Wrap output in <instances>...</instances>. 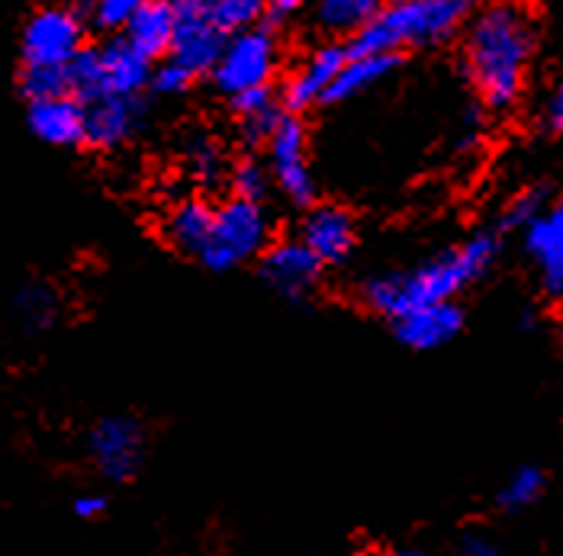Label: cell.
<instances>
[{"mask_svg": "<svg viewBox=\"0 0 563 556\" xmlns=\"http://www.w3.org/2000/svg\"><path fill=\"white\" fill-rule=\"evenodd\" d=\"M534 48V20L519 0L483 7L467 36V75L489 110H506L521 97Z\"/></svg>", "mask_w": 563, "mask_h": 556, "instance_id": "6da1fadb", "label": "cell"}, {"mask_svg": "<svg viewBox=\"0 0 563 556\" xmlns=\"http://www.w3.org/2000/svg\"><path fill=\"white\" fill-rule=\"evenodd\" d=\"M499 255L496 235H477L464 242L461 248H451L444 255H434L432 260L399 270V274H384L374 277L364 287V300L374 312L399 319L409 309L432 305V302H451L464 287H471L477 277H483L493 260Z\"/></svg>", "mask_w": 563, "mask_h": 556, "instance_id": "7a4b0ae2", "label": "cell"}, {"mask_svg": "<svg viewBox=\"0 0 563 556\" xmlns=\"http://www.w3.org/2000/svg\"><path fill=\"white\" fill-rule=\"evenodd\" d=\"M477 0H396L354 33L351 55H387L402 45H434L451 40L474 13Z\"/></svg>", "mask_w": 563, "mask_h": 556, "instance_id": "3957f363", "label": "cell"}, {"mask_svg": "<svg viewBox=\"0 0 563 556\" xmlns=\"http://www.w3.org/2000/svg\"><path fill=\"white\" fill-rule=\"evenodd\" d=\"M71 93L85 103L100 97H135L152 81V58L123 36L100 48H81L68 62Z\"/></svg>", "mask_w": 563, "mask_h": 556, "instance_id": "277c9868", "label": "cell"}, {"mask_svg": "<svg viewBox=\"0 0 563 556\" xmlns=\"http://www.w3.org/2000/svg\"><path fill=\"white\" fill-rule=\"evenodd\" d=\"M267 242V215L255 200H229L217 210L213 235L200 252V264L210 270H232L255 257Z\"/></svg>", "mask_w": 563, "mask_h": 556, "instance_id": "5b68a950", "label": "cell"}, {"mask_svg": "<svg viewBox=\"0 0 563 556\" xmlns=\"http://www.w3.org/2000/svg\"><path fill=\"white\" fill-rule=\"evenodd\" d=\"M274 71H277V40L267 30L249 26L242 33H232L213 68V78L222 93L239 97L245 90L267 87Z\"/></svg>", "mask_w": 563, "mask_h": 556, "instance_id": "8992f818", "label": "cell"}, {"mask_svg": "<svg viewBox=\"0 0 563 556\" xmlns=\"http://www.w3.org/2000/svg\"><path fill=\"white\" fill-rule=\"evenodd\" d=\"M145 447H148V434L142 429V422H135L132 415H110L97 422L87 437L93 467L110 482L135 479L145 464Z\"/></svg>", "mask_w": 563, "mask_h": 556, "instance_id": "52a82bcc", "label": "cell"}, {"mask_svg": "<svg viewBox=\"0 0 563 556\" xmlns=\"http://www.w3.org/2000/svg\"><path fill=\"white\" fill-rule=\"evenodd\" d=\"M174 43L168 58L174 65H180L184 71H190L194 78H200L203 71H213L225 48V33L207 13L203 0H174Z\"/></svg>", "mask_w": 563, "mask_h": 556, "instance_id": "ba28073f", "label": "cell"}, {"mask_svg": "<svg viewBox=\"0 0 563 556\" xmlns=\"http://www.w3.org/2000/svg\"><path fill=\"white\" fill-rule=\"evenodd\" d=\"M85 26L71 10H40L23 30V65H68L81 52Z\"/></svg>", "mask_w": 563, "mask_h": 556, "instance_id": "9c48e42d", "label": "cell"}, {"mask_svg": "<svg viewBox=\"0 0 563 556\" xmlns=\"http://www.w3.org/2000/svg\"><path fill=\"white\" fill-rule=\"evenodd\" d=\"M267 148H271V171L277 177L280 190L297 207L312 203L316 184H312V171L306 162V129L294 116H284V123L271 135Z\"/></svg>", "mask_w": 563, "mask_h": 556, "instance_id": "30bf717a", "label": "cell"}, {"mask_svg": "<svg viewBox=\"0 0 563 556\" xmlns=\"http://www.w3.org/2000/svg\"><path fill=\"white\" fill-rule=\"evenodd\" d=\"M319 270H322V260L312 255L303 242H280L261 260V277L280 297H290V300H300L316 287Z\"/></svg>", "mask_w": 563, "mask_h": 556, "instance_id": "8fae6325", "label": "cell"}, {"mask_svg": "<svg viewBox=\"0 0 563 556\" xmlns=\"http://www.w3.org/2000/svg\"><path fill=\"white\" fill-rule=\"evenodd\" d=\"M30 129L48 145L68 148L87 142V103L75 93L30 103Z\"/></svg>", "mask_w": 563, "mask_h": 556, "instance_id": "7c38bea8", "label": "cell"}, {"mask_svg": "<svg viewBox=\"0 0 563 556\" xmlns=\"http://www.w3.org/2000/svg\"><path fill=\"white\" fill-rule=\"evenodd\" d=\"M396 322V338L412 347V351H434L454 342V335L464 325V312L454 302H432V305H419L402 312Z\"/></svg>", "mask_w": 563, "mask_h": 556, "instance_id": "4fadbf2b", "label": "cell"}, {"mask_svg": "<svg viewBox=\"0 0 563 556\" xmlns=\"http://www.w3.org/2000/svg\"><path fill=\"white\" fill-rule=\"evenodd\" d=\"M347 48L342 45H325L319 52H312L303 65L294 71V78L287 81L284 100L290 110H306L319 100H329V90L335 85L339 71L345 68Z\"/></svg>", "mask_w": 563, "mask_h": 556, "instance_id": "5bb4252c", "label": "cell"}, {"mask_svg": "<svg viewBox=\"0 0 563 556\" xmlns=\"http://www.w3.org/2000/svg\"><path fill=\"white\" fill-rule=\"evenodd\" d=\"M300 242L322 264H339L354 248V219L342 207H316L303 219Z\"/></svg>", "mask_w": 563, "mask_h": 556, "instance_id": "9a60e30c", "label": "cell"}, {"mask_svg": "<svg viewBox=\"0 0 563 556\" xmlns=\"http://www.w3.org/2000/svg\"><path fill=\"white\" fill-rule=\"evenodd\" d=\"M142 123L135 97H100L87 103V145L117 148Z\"/></svg>", "mask_w": 563, "mask_h": 556, "instance_id": "2e32d148", "label": "cell"}, {"mask_svg": "<svg viewBox=\"0 0 563 556\" xmlns=\"http://www.w3.org/2000/svg\"><path fill=\"white\" fill-rule=\"evenodd\" d=\"M525 248L541 267L548 293L563 297V207L541 213L525 229Z\"/></svg>", "mask_w": 563, "mask_h": 556, "instance_id": "e0dca14e", "label": "cell"}, {"mask_svg": "<svg viewBox=\"0 0 563 556\" xmlns=\"http://www.w3.org/2000/svg\"><path fill=\"white\" fill-rule=\"evenodd\" d=\"M174 0H148L145 7H139L126 23V40H130L142 55L148 58H162L172 52L174 43Z\"/></svg>", "mask_w": 563, "mask_h": 556, "instance_id": "ac0fdd59", "label": "cell"}, {"mask_svg": "<svg viewBox=\"0 0 563 556\" xmlns=\"http://www.w3.org/2000/svg\"><path fill=\"white\" fill-rule=\"evenodd\" d=\"M213 222H217V210L207 200H180L165 215V238L177 252L200 257L213 235Z\"/></svg>", "mask_w": 563, "mask_h": 556, "instance_id": "d6986e66", "label": "cell"}, {"mask_svg": "<svg viewBox=\"0 0 563 556\" xmlns=\"http://www.w3.org/2000/svg\"><path fill=\"white\" fill-rule=\"evenodd\" d=\"M399 65V55H351L347 52L345 68L339 71L335 85L329 90V100L332 103H342V100H351L364 90H371L374 85L387 81L393 75V68Z\"/></svg>", "mask_w": 563, "mask_h": 556, "instance_id": "ffe728a7", "label": "cell"}, {"mask_svg": "<svg viewBox=\"0 0 563 556\" xmlns=\"http://www.w3.org/2000/svg\"><path fill=\"white\" fill-rule=\"evenodd\" d=\"M544 492H548V472L534 467V464H528V467H519L499 486L496 505L503 512H525V509L538 505L544 499Z\"/></svg>", "mask_w": 563, "mask_h": 556, "instance_id": "44dd1931", "label": "cell"}, {"mask_svg": "<svg viewBox=\"0 0 563 556\" xmlns=\"http://www.w3.org/2000/svg\"><path fill=\"white\" fill-rule=\"evenodd\" d=\"M380 13V0H319V23L332 33H361Z\"/></svg>", "mask_w": 563, "mask_h": 556, "instance_id": "7402d4cb", "label": "cell"}, {"mask_svg": "<svg viewBox=\"0 0 563 556\" xmlns=\"http://www.w3.org/2000/svg\"><path fill=\"white\" fill-rule=\"evenodd\" d=\"M20 87L30 97V103L48 100V97H65V93H71L68 65H23Z\"/></svg>", "mask_w": 563, "mask_h": 556, "instance_id": "603a6c76", "label": "cell"}, {"mask_svg": "<svg viewBox=\"0 0 563 556\" xmlns=\"http://www.w3.org/2000/svg\"><path fill=\"white\" fill-rule=\"evenodd\" d=\"M203 3H207L210 20L225 36L255 26L261 13L267 10V0H203Z\"/></svg>", "mask_w": 563, "mask_h": 556, "instance_id": "cb8c5ba5", "label": "cell"}, {"mask_svg": "<svg viewBox=\"0 0 563 556\" xmlns=\"http://www.w3.org/2000/svg\"><path fill=\"white\" fill-rule=\"evenodd\" d=\"M16 312L26 322V329L43 332V329H48L55 322V315H58V300H55V293L48 287L33 283V287H23L16 293Z\"/></svg>", "mask_w": 563, "mask_h": 556, "instance_id": "d4e9b609", "label": "cell"}, {"mask_svg": "<svg viewBox=\"0 0 563 556\" xmlns=\"http://www.w3.org/2000/svg\"><path fill=\"white\" fill-rule=\"evenodd\" d=\"M284 123V113H280V107L271 100V103H264L258 110H252V113H242V135H245V142H271V135L277 132V126Z\"/></svg>", "mask_w": 563, "mask_h": 556, "instance_id": "484cf974", "label": "cell"}, {"mask_svg": "<svg viewBox=\"0 0 563 556\" xmlns=\"http://www.w3.org/2000/svg\"><path fill=\"white\" fill-rule=\"evenodd\" d=\"M232 190H235V197L258 203L261 197L267 193V171L261 168L258 162H252V158L239 162L232 168Z\"/></svg>", "mask_w": 563, "mask_h": 556, "instance_id": "4316f807", "label": "cell"}, {"mask_svg": "<svg viewBox=\"0 0 563 556\" xmlns=\"http://www.w3.org/2000/svg\"><path fill=\"white\" fill-rule=\"evenodd\" d=\"M187 162H190V171H194V177H197V180H203L207 187H210V184H217L219 177H222V158H219L217 145H213V142H207V138H200V142H194V145H190Z\"/></svg>", "mask_w": 563, "mask_h": 556, "instance_id": "83f0119b", "label": "cell"}, {"mask_svg": "<svg viewBox=\"0 0 563 556\" xmlns=\"http://www.w3.org/2000/svg\"><path fill=\"white\" fill-rule=\"evenodd\" d=\"M145 3H148V0H97L93 20H97L100 26H107V30H117V26H126L132 13H135L139 7H145Z\"/></svg>", "mask_w": 563, "mask_h": 556, "instance_id": "f1b7e54d", "label": "cell"}, {"mask_svg": "<svg viewBox=\"0 0 563 556\" xmlns=\"http://www.w3.org/2000/svg\"><path fill=\"white\" fill-rule=\"evenodd\" d=\"M194 81H197V78H194L190 71H184L180 65H174L172 58H168V62L155 71L152 87H155L158 93H180V90H187Z\"/></svg>", "mask_w": 563, "mask_h": 556, "instance_id": "f546056e", "label": "cell"}, {"mask_svg": "<svg viewBox=\"0 0 563 556\" xmlns=\"http://www.w3.org/2000/svg\"><path fill=\"white\" fill-rule=\"evenodd\" d=\"M544 210V200L541 193H521L519 200H512L509 213H506V225H516V229H528L538 215Z\"/></svg>", "mask_w": 563, "mask_h": 556, "instance_id": "4dcf8cb0", "label": "cell"}, {"mask_svg": "<svg viewBox=\"0 0 563 556\" xmlns=\"http://www.w3.org/2000/svg\"><path fill=\"white\" fill-rule=\"evenodd\" d=\"M454 556H503V551H499L496 541H489V537H483V534H467V537L457 541Z\"/></svg>", "mask_w": 563, "mask_h": 556, "instance_id": "1f68e13d", "label": "cell"}, {"mask_svg": "<svg viewBox=\"0 0 563 556\" xmlns=\"http://www.w3.org/2000/svg\"><path fill=\"white\" fill-rule=\"evenodd\" d=\"M271 100H274L271 87H258V90H245V93L232 97V107H235L239 116H242V113H252V110H258V107L271 103Z\"/></svg>", "mask_w": 563, "mask_h": 556, "instance_id": "d6a6232c", "label": "cell"}, {"mask_svg": "<svg viewBox=\"0 0 563 556\" xmlns=\"http://www.w3.org/2000/svg\"><path fill=\"white\" fill-rule=\"evenodd\" d=\"M107 512V499L103 496H78L75 499V514L78 518H100V514Z\"/></svg>", "mask_w": 563, "mask_h": 556, "instance_id": "836d02e7", "label": "cell"}, {"mask_svg": "<svg viewBox=\"0 0 563 556\" xmlns=\"http://www.w3.org/2000/svg\"><path fill=\"white\" fill-rule=\"evenodd\" d=\"M544 116H548V126L554 129V132H563V81L558 85V90L551 93V100H548V110H544Z\"/></svg>", "mask_w": 563, "mask_h": 556, "instance_id": "e575fe53", "label": "cell"}, {"mask_svg": "<svg viewBox=\"0 0 563 556\" xmlns=\"http://www.w3.org/2000/svg\"><path fill=\"white\" fill-rule=\"evenodd\" d=\"M306 0H267V10L277 13V16H287V13H297Z\"/></svg>", "mask_w": 563, "mask_h": 556, "instance_id": "d590c367", "label": "cell"}, {"mask_svg": "<svg viewBox=\"0 0 563 556\" xmlns=\"http://www.w3.org/2000/svg\"><path fill=\"white\" fill-rule=\"evenodd\" d=\"M364 556H426L419 554V551H371V554Z\"/></svg>", "mask_w": 563, "mask_h": 556, "instance_id": "8d00e7d4", "label": "cell"}]
</instances>
